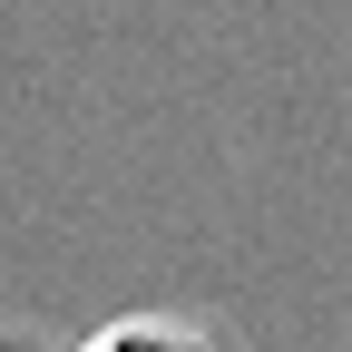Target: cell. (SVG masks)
<instances>
[{"mask_svg":"<svg viewBox=\"0 0 352 352\" xmlns=\"http://www.w3.org/2000/svg\"><path fill=\"white\" fill-rule=\"evenodd\" d=\"M78 352H226V342H206L196 323H176V314H118V323H98Z\"/></svg>","mask_w":352,"mask_h":352,"instance_id":"obj_1","label":"cell"}]
</instances>
